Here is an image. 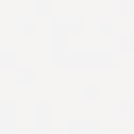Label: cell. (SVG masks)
I'll use <instances>...</instances> for the list:
<instances>
[{
  "mask_svg": "<svg viewBox=\"0 0 134 134\" xmlns=\"http://www.w3.org/2000/svg\"><path fill=\"white\" fill-rule=\"evenodd\" d=\"M67 126L71 132H86V134L103 132V119L98 117H71Z\"/></svg>",
  "mask_w": 134,
  "mask_h": 134,
  "instance_id": "obj_1",
  "label": "cell"
},
{
  "mask_svg": "<svg viewBox=\"0 0 134 134\" xmlns=\"http://www.w3.org/2000/svg\"><path fill=\"white\" fill-rule=\"evenodd\" d=\"M52 27L65 29V31H77L86 27V17L84 15H54Z\"/></svg>",
  "mask_w": 134,
  "mask_h": 134,
  "instance_id": "obj_2",
  "label": "cell"
},
{
  "mask_svg": "<svg viewBox=\"0 0 134 134\" xmlns=\"http://www.w3.org/2000/svg\"><path fill=\"white\" fill-rule=\"evenodd\" d=\"M0 128L6 134L17 128V105L13 100H4L0 105Z\"/></svg>",
  "mask_w": 134,
  "mask_h": 134,
  "instance_id": "obj_3",
  "label": "cell"
},
{
  "mask_svg": "<svg viewBox=\"0 0 134 134\" xmlns=\"http://www.w3.org/2000/svg\"><path fill=\"white\" fill-rule=\"evenodd\" d=\"M34 115H36V124H50V119H52L50 100H38L34 107Z\"/></svg>",
  "mask_w": 134,
  "mask_h": 134,
  "instance_id": "obj_4",
  "label": "cell"
},
{
  "mask_svg": "<svg viewBox=\"0 0 134 134\" xmlns=\"http://www.w3.org/2000/svg\"><path fill=\"white\" fill-rule=\"evenodd\" d=\"M36 77V69L31 67V65H21V67H17V80H21V82H31Z\"/></svg>",
  "mask_w": 134,
  "mask_h": 134,
  "instance_id": "obj_5",
  "label": "cell"
},
{
  "mask_svg": "<svg viewBox=\"0 0 134 134\" xmlns=\"http://www.w3.org/2000/svg\"><path fill=\"white\" fill-rule=\"evenodd\" d=\"M34 25H36V17L31 13H23V15L17 17V27H21V29H34Z\"/></svg>",
  "mask_w": 134,
  "mask_h": 134,
  "instance_id": "obj_6",
  "label": "cell"
},
{
  "mask_svg": "<svg viewBox=\"0 0 134 134\" xmlns=\"http://www.w3.org/2000/svg\"><path fill=\"white\" fill-rule=\"evenodd\" d=\"M15 61H17V50H15V48H4V50H0V63H2V65L15 63Z\"/></svg>",
  "mask_w": 134,
  "mask_h": 134,
  "instance_id": "obj_7",
  "label": "cell"
},
{
  "mask_svg": "<svg viewBox=\"0 0 134 134\" xmlns=\"http://www.w3.org/2000/svg\"><path fill=\"white\" fill-rule=\"evenodd\" d=\"M86 96H100L103 94V84H98V82H90V84H86Z\"/></svg>",
  "mask_w": 134,
  "mask_h": 134,
  "instance_id": "obj_8",
  "label": "cell"
},
{
  "mask_svg": "<svg viewBox=\"0 0 134 134\" xmlns=\"http://www.w3.org/2000/svg\"><path fill=\"white\" fill-rule=\"evenodd\" d=\"M103 25H105V27H119V17H117V13H107V15L103 17Z\"/></svg>",
  "mask_w": 134,
  "mask_h": 134,
  "instance_id": "obj_9",
  "label": "cell"
},
{
  "mask_svg": "<svg viewBox=\"0 0 134 134\" xmlns=\"http://www.w3.org/2000/svg\"><path fill=\"white\" fill-rule=\"evenodd\" d=\"M119 44L121 46H134V31H121L119 34Z\"/></svg>",
  "mask_w": 134,
  "mask_h": 134,
  "instance_id": "obj_10",
  "label": "cell"
},
{
  "mask_svg": "<svg viewBox=\"0 0 134 134\" xmlns=\"http://www.w3.org/2000/svg\"><path fill=\"white\" fill-rule=\"evenodd\" d=\"M119 113H134V100L132 98L119 100Z\"/></svg>",
  "mask_w": 134,
  "mask_h": 134,
  "instance_id": "obj_11",
  "label": "cell"
},
{
  "mask_svg": "<svg viewBox=\"0 0 134 134\" xmlns=\"http://www.w3.org/2000/svg\"><path fill=\"white\" fill-rule=\"evenodd\" d=\"M50 0H36V10L38 13H46V10H50Z\"/></svg>",
  "mask_w": 134,
  "mask_h": 134,
  "instance_id": "obj_12",
  "label": "cell"
},
{
  "mask_svg": "<svg viewBox=\"0 0 134 134\" xmlns=\"http://www.w3.org/2000/svg\"><path fill=\"white\" fill-rule=\"evenodd\" d=\"M119 6L124 13H134V0H119Z\"/></svg>",
  "mask_w": 134,
  "mask_h": 134,
  "instance_id": "obj_13",
  "label": "cell"
},
{
  "mask_svg": "<svg viewBox=\"0 0 134 134\" xmlns=\"http://www.w3.org/2000/svg\"><path fill=\"white\" fill-rule=\"evenodd\" d=\"M36 134H50V124H36Z\"/></svg>",
  "mask_w": 134,
  "mask_h": 134,
  "instance_id": "obj_14",
  "label": "cell"
}]
</instances>
